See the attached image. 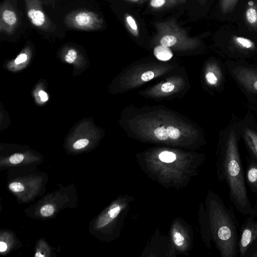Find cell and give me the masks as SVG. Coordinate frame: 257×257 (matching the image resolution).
Instances as JSON below:
<instances>
[{"instance_id": "obj_4", "label": "cell", "mask_w": 257, "mask_h": 257, "mask_svg": "<svg viewBox=\"0 0 257 257\" xmlns=\"http://www.w3.org/2000/svg\"><path fill=\"white\" fill-rule=\"evenodd\" d=\"M64 21L68 28L83 31L98 30L103 25V21L98 14L85 10H75L68 13Z\"/></svg>"}, {"instance_id": "obj_20", "label": "cell", "mask_w": 257, "mask_h": 257, "mask_svg": "<svg viewBox=\"0 0 257 257\" xmlns=\"http://www.w3.org/2000/svg\"><path fill=\"white\" fill-rule=\"evenodd\" d=\"M167 132L169 137L172 139H177L180 136L179 131L172 126H169L167 128Z\"/></svg>"}, {"instance_id": "obj_3", "label": "cell", "mask_w": 257, "mask_h": 257, "mask_svg": "<svg viewBox=\"0 0 257 257\" xmlns=\"http://www.w3.org/2000/svg\"><path fill=\"white\" fill-rule=\"evenodd\" d=\"M226 71L246 96L248 103L257 102V65L228 61Z\"/></svg>"}, {"instance_id": "obj_28", "label": "cell", "mask_w": 257, "mask_h": 257, "mask_svg": "<svg viewBox=\"0 0 257 257\" xmlns=\"http://www.w3.org/2000/svg\"><path fill=\"white\" fill-rule=\"evenodd\" d=\"M154 74L153 72L149 71L144 73L141 77L142 79L144 81H148L153 78Z\"/></svg>"}, {"instance_id": "obj_22", "label": "cell", "mask_w": 257, "mask_h": 257, "mask_svg": "<svg viewBox=\"0 0 257 257\" xmlns=\"http://www.w3.org/2000/svg\"><path fill=\"white\" fill-rule=\"evenodd\" d=\"M24 157L21 154H15L11 156L9 159L10 162L13 164H17L23 161Z\"/></svg>"}, {"instance_id": "obj_10", "label": "cell", "mask_w": 257, "mask_h": 257, "mask_svg": "<svg viewBox=\"0 0 257 257\" xmlns=\"http://www.w3.org/2000/svg\"><path fill=\"white\" fill-rule=\"evenodd\" d=\"M246 183L257 197V162L248 157L244 172Z\"/></svg>"}, {"instance_id": "obj_16", "label": "cell", "mask_w": 257, "mask_h": 257, "mask_svg": "<svg viewBox=\"0 0 257 257\" xmlns=\"http://www.w3.org/2000/svg\"><path fill=\"white\" fill-rule=\"evenodd\" d=\"M154 134L156 137L160 140H166L169 138L167 129L164 126L157 128L154 131Z\"/></svg>"}, {"instance_id": "obj_24", "label": "cell", "mask_w": 257, "mask_h": 257, "mask_svg": "<svg viewBox=\"0 0 257 257\" xmlns=\"http://www.w3.org/2000/svg\"><path fill=\"white\" fill-rule=\"evenodd\" d=\"M120 210V207L119 205H114L108 211V214L109 216L111 218L116 217Z\"/></svg>"}, {"instance_id": "obj_29", "label": "cell", "mask_w": 257, "mask_h": 257, "mask_svg": "<svg viewBox=\"0 0 257 257\" xmlns=\"http://www.w3.org/2000/svg\"><path fill=\"white\" fill-rule=\"evenodd\" d=\"M248 107L250 111L257 118V102L254 103H248Z\"/></svg>"}, {"instance_id": "obj_34", "label": "cell", "mask_w": 257, "mask_h": 257, "mask_svg": "<svg viewBox=\"0 0 257 257\" xmlns=\"http://www.w3.org/2000/svg\"><path fill=\"white\" fill-rule=\"evenodd\" d=\"M131 2L134 3H140L144 1L145 0H128Z\"/></svg>"}, {"instance_id": "obj_26", "label": "cell", "mask_w": 257, "mask_h": 257, "mask_svg": "<svg viewBox=\"0 0 257 257\" xmlns=\"http://www.w3.org/2000/svg\"><path fill=\"white\" fill-rule=\"evenodd\" d=\"M174 241L175 243L178 246H181L184 243V237L179 233L176 232L174 233L173 236Z\"/></svg>"}, {"instance_id": "obj_32", "label": "cell", "mask_w": 257, "mask_h": 257, "mask_svg": "<svg viewBox=\"0 0 257 257\" xmlns=\"http://www.w3.org/2000/svg\"><path fill=\"white\" fill-rule=\"evenodd\" d=\"M7 248V245L6 243L4 242L1 241L0 242V251L4 252L6 250Z\"/></svg>"}, {"instance_id": "obj_21", "label": "cell", "mask_w": 257, "mask_h": 257, "mask_svg": "<svg viewBox=\"0 0 257 257\" xmlns=\"http://www.w3.org/2000/svg\"><path fill=\"white\" fill-rule=\"evenodd\" d=\"M9 188L14 192H19L24 190V186L19 182H14L9 185Z\"/></svg>"}, {"instance_id": "obj_6", "label": "cell", "mask_w": 257, "mask_h": 257, "mask_svg": "<svg viewBox=\"0 0 257 257\" xmlns=\"http://www.w3.org/2000/svg\"><path fill=\"white\" fill-rule=\"evenodd\" d=\"M236 123L249 157L257 162V124L255 116L249 111Z\"/></svg>"}, {"instance_id": "obj_17", "label": "cell", "mask_w": 257, "mask_h": 257, "mask_svg": "<svg viewBox=\"0 0 257 257\" xmlns=\"http://www.w3.org/2000/svg\"><path fill=\"white\" fill-rule=\"evenodd\" d=\"M246 17L247 21L250 24H253L257 20V13L255 9H248L246 13Z\"/></svg>"}, {"instance_id": "obj_18", "label": "cell", "mask_w": 257, "mask_h": 257, "mask_svg": "<svg viewBox=\"0 0 257 257\" xmlns=\"http://www.w3.org/2000/svg\"><path fill=\"white\" fill-rule=\"evenodd\" d=\"M54 212V208L51 204H46L42 206L40 209L41 214L44 217L51 215Z\"/></svg>"}, {"instance_id": "obj_25", "label": "cell", "mask_w": 257, "mask_h": 257, "mask_svg": "<svg viewBox=\"0 0 257 257\" xmlns=\"http://www.w3.org/2000/svg\"><path fill=\"white\" fill-rule=\"evenodd\" d=\"M89 141L87 139H80L73 144V148L75 149H80L84 148L88 144Z\"/></svg>"}, {"instance_id": "obj_31", "label": "cell", "mask_w": 257, "mask_h": 257, "mask_svg": "<svg viewBox=\"0 0 257 257\" xmlns=\"http://www.w3.org/2000/svg\"><path fill=\"white\" fill-rule=\"evenodd\" d=\"M39 94L43 101H46L48 100V95L45 91L41 90L39 91Z\"/></svg>"}, {"instance_id": "obj_14", "label": "cell", "mask_w": 257, "mask_h": 257, "mask_svg": "<svg viewBox=\"0 0 257 257\" xmlns=\"http://www.w3.org/2000/svg\"><path fill=\"white\" fill-rule=\"evenodd\" d=\"M237 45L241 49L251 50L254 48V44L249 39L238 37L235 38Z\"/></svg>"}, {"instance_id": "obj_23", "label": "cell", "mask_w": 257, "mask_h": 257, "mask_svg": "<svg viewBox=\"0 0 257 257\" xmlns=\"http://www.w3.org/2000/svg\"><path fill=\"white\" fill-rule=\"evenodd\" d=\"M244 257H257V243L254 244L249 247Z\"/></svg>"}, {"instance_id": "obj_19", "label": "cell", "mask_w": 257, "mask_h": 257, "mask_svg": "<svg viewBox=\"0 0 257 257\" xmlns=\"http://www.w3.org/2000/svg\"><path fill=\"white\" fill-rule=\"evenodd\" d=\"M77 52L73 49H69L65 57V60L68 63H72L74 62L77 57Z\"/></svg>"}, {"instance_id": "obj_5", "label": "cell", "mask_w": 257, "mask_h": 257, "mask_svg": "<svg viewBox=\"0 0 257 257\" xmlns=\"http://www.w3.org/2000/svg\"><path fill=\"white\" fill-rule=\"evenodd\" d=\"M156 27L159 43L166 47L192 43L193 41L188 37L186 32L179 28L174 21L170 20L159 22L156 24Z\"/></svg>"}, {"instance_id": "obj_11", "label": "cell", "mask_w": 257, "mask_h": 257, "mask_svg": "<svg viewBox=\"0 0 257 257\" xmlns=\"http://www.w3.org/2000/svg\"><path fill=\"white\" fill-rule=\"evenodd\" d=\"M184 0H150V6L156 9L167 8L180 3Z\"/></svg>"}, {"instance_id": "obj_33", "label": "cell", "mask_w": 257, "mask_h": 257, "mask_svg": "<svg viewBox=\"0 0 257 257\" xmlns=\"http://www.w3.org/2000/svg\"><path fill=\"white\" fill-rule=\"evenodd\" d=\"M35 256H37V257H42V256H44V255L42 254L40 252H37L35 255Z\"/></svg>"}, {"instance_id": "obj_12", "label": "cell", "mask_w": 257, "mask_h": 257, "mask_svg": "<svg viewBox=\"0 0 257 257\" xmlns=\"http://www.w3.org/2000/svg\"><path fill=\"white\" fill-rule=\"evenodd\" d=\"M155 56L159 60L167 61L171 58L173 54L168 48L162 45L156 46L154 50Z\"/></svg>"}, {"instance_id": "obj_30", "label": "cell", "mask_w": 257, "mask_h": 257, "mask_svg": "<svg viewBox=\"0 0 257 257\" xmlns=\"http://www.w3.org/2000/svg\"><path fill=\"white\" fill-rule=\"evenodd\" d=\"M27 59V55L25 53H21L17 56L15 62L16 64H19L25 62Z\"/></svg>"}, {"instance_id": "obj_8", "label": "cell", "mask_w": 257, "mask_h": 257, "mask_svg": "<svg viewBox=\"0 0 257 257\" xmlns=\"http://www.w3.org/2000/svg\"><path fill=\"white\" fill-rule=\"evenodd\" d=\"M248 216L242 223L238 233V251L240 257H244L247 249L257 243V220Z\"/></svg>"}, {"instance_id": "obj_27", "label": "cell", "mask_w": 257, "mask_h": 257, "mask_svg": "<svg viewBox=\"0 0 257 257\" xmlns=\"http://www.w3.org/2000/svg\"><path fill=\"white\" fill-rule=\"evenodd\" d=\"M174 88V85L171 82H166L163 84L161 89L163 92H168L172 91Z\"/></svg>"}, {"instance_id": "obj_1", "label": "cell", "mask_w": 257, "mask_h": 257, "mask_svg": "<svg viewBox=\"0 0 257 257\" xmlns=\"http://www.w3.org/2000/svg\"><path fill=\"white\" fill-rule=\"evenodd\" d=\"M241 139L236 121L221 133L217 151V173L227 185L230 201L241 214L257 216V209L250 203L246 187L244 171L239 151Z\"/></svg>"}, {"instance_id": "obj_13", "label": "cell", "mask_w": 257, "mask_h": 257, "mask_svg": "<svg viewBox=\"0 0 257 257\" xmlns=\"http://www.w3.org/2000/svg\"><path fill=\"white\" fill-rule=\"evenodd\" d=\"M124 20L126 27L131 33L134 36H137L139 34L138 27L135 20L132 16L128 14H126L124 16Z\"/></svg>"}, {"instance_id": "obj_2", "label": "cell", "mask_w": 257, "mask_h": 257, "mask_svg": "<svg viewBox=\"0 0 257 257\" xmlns=\"http://www.w3.org/2000/svg\"><path fill=\"white\" fill-rule=\"evenodd\" d=\"M213 197L210 208L214 240L222 257H237L239 232L235 216L220 197Z\"/></svg>"}, {"instance_id": "obj_15", "label": "cell", "mask_w": 257, "mask_h": 257, "mask_svg": "<svg viewBox=\"0 0 257 257\" xmlns=\"http://www.w3.org/2000/svg\"><path fill=\"white\" fill-rule=\"evenodd\" d=\"M160 160L165 163H171L176 160V155L171 152L163 151L159 155Z\"/></svg>"}, {"instance_id": "obj_7", "label": "cell", "mask_w": 257, "mask_h": 257, "mask_svg": "<svg viewBox=\"0 0 257 257\" xmlns=\"http://www.w3.org/2000/svg\"><path fill=\"white\" fill-rule=\"evenodd\" d=\"M26 13L31 23L36 28L52 32L56 26L46 15L40 0H25Z\"/></svg>"}, {"instance_id": "obj_9", "label": "cell", "mask_w": 257, "mask_h": 257, "mask_svg": "<svg viewBox=\"0 0 257 257\" xmlns=\"http://www.w3.org/2000/svg\"><path fill=\"white\" fill-rule=\"evenodd\" d=\"M20 17L16 9L8 2L2 4L0 10V32L13 34L20 24Z\"/></svg>"}]
</instances>
